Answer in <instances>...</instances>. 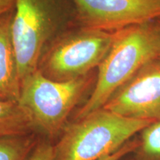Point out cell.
I'll list each match as a JSON object with an SVG mask.
<instances>
[{
  "label": "cell",
  "instance_id": "cell-4",
  "mask_svg": "<svg viewBox=\"0 0 160 160\" xmlns=\"http://www.w3.org/2000/svg\"><path fill=\"white\" fill-rule=\"evenodd\" d=\"M97 79V69L65 82L48 79L39 70L21 84L19 102L29 112L41 135L53 139L61 135L75 108L91 96Z\"/></svg>",
  "mask_w": 160,
  "mask_h": 160
},
{
  "label": "cell",
  "instance_id": "cell-2",
  "mask_svg": "<svg viewBox=\"0 0 160 160\" xmlns=\"http://www.w3.org/2000/svg\"><path fill=\"white\" fill-rule=\"evenodd\" d=\"M75 26L72 0H15L12 39L21 82L37 71L52 44Z\"/></svg>",
  "mask_w": 160,
  "mask_h": 160
},
{
  "label": "cell",
  "instance_id": "cell-12",
  "mask_svg": "<svg viewBox=\"0 0 160 160\" xmlns=\"http://www.w3.org/2000/svg\"><path fill=\"white\" fill-rule=\"evenodd\" d=\"M54 144L45 137L40 138L27 160H53Z\"/></svg>",
  "mask_w": 160,
  "mask_h": 160
},
{
  "label": "cell",
  "instance_id": "cell-14",
  "mask_svg": "<svg viewBox=\"0 0 160 160\" xmlns=\"http://www.w3.org/2000/svg\"><path fill=\"white\" fill-rule=\"evenodd\" d=\"M15 5V0H0V16L13 8Z\"/></svg>",
  "mask_w": 160,
  "mask_h": 160
},
{
  "label": "cell",
  "instance_id": "cell-5",
  "mask_svg": "<svg viewBox=\"0 0 160 160\" xmlns=\"http://www.w3.org/2000/svg\"><path fill=\"white\" fill-rule=\"evenodd\" d=\"M115 32L75 26L52 44L40 59L38 70L44 77L57 82L88 74L102 62Z\"/></svg>",
  "mask_w": 160,
  "mask_h": 160
},
{
  "label": "cell",
  "instance_id": "cell-9",
  "mask_svg": "<svg viewBox=\"0 0 160 160\" xmlns=\"http://www.w3.org/2000/svg\"><path fill=\"white\" fill-rule=\"evenodd\" d=\"M36 132L39 133L31 115L19 102L0 101V136Z\"/></svg>",
  "mask_w": 160,
  "mask_h": 160
},
{
  "label": "cell",
  "instance_id": "cell-10",
  "mask_svg": "<svg viewBox=\"0 0 160 160\" xmlns=\"http://www.w3.org/2000/svg\"><path fill=\"white\" fill-rule=\"evenodd\" d=\"M41 133L0 136V160H27Z\"/></svg>",
  "mask_w": 160,
  "mask_h": 160
},
{
  "label": "cell",
  "instance_id": "cell-11",
  "mask_svg": "<svg viewBox=\"0 0 160 160\" xmlns=\"http://www.w3.org/2000/svg\"><path fill=\"white\" fill-rule=\"evenodd\" d=\"M134 153L138 160H160V120L146 126L139 133Z\"/></svg>",
  "mask_w": 160,
  "mask_h": 160
},
{
  "label": "cell",
  "instance_id": "cell-7",
  "mask_svg": "<svg viewBox=\"0 0 160 160\" xmlns=\"http://www.w3.org/2000/svg\"><path fill=\"white\" fill-rule=\"evenodd\" d=\"M102 108L132 119L160 120V57L138 70Z\"/></svg>",
  "mask_w": 160,
  "mask_h": 160
},
{
  "label": "cell",
  "instance_id": "cell-3",
  "mask_svg": "<svg viewBox=\"0 0 160 160\" xmlns=\"http://www.w3.org/2000/svg\"><path fill=\"white\" fill-rule=\"evenodd\" d=\"M153 122L101 108L66 125L54 144L53 160H99L118 151Z\"/></svg>",
  "mask_w": 160,
  "mask_h": 160
},
{
  "label": "cell",
  "instance_id": "cell-8",
  "mask_svg": "<svg viewBox=\"0 0 160 160\" xmlns=\"http://www.w3.org/2000/svg\"><path fill=\"white\" fill-rule=\"evenodd\" d=\"M13 14L14 7L0 16V101L17 102L22 82L12 39Z\"/></svg>",
  "mask_w": 160,
  "mask_h": 160
},
{
  "label": "cell",
  "instance_id": "cell-13",
  "mask_svg": "<svg viewBox=\"0 0 160 160\" xmlns=\"http://www.w3.org/2000/svg\"><path fill=\"white\" fill-rule=\"evenodd\" d=\"M138 145H139L138 138H135L133 139H131L128 142H127L122 147L120 148L118 151L111 155L102 158L99 160H120L129 153H133Z\"/></svg>",
  "mask_w": 160,
  "mask_h": 160
},
{
  "label": "cell",
  "instance_id": "cell-15",
  "mask_svg": "<svg viewBox=\"0 0 160 160\" xmlns=\"http://www.w3.org/2000/svg\"><path fill=\"white\" fill-rule=\"evenodd\" d=\"M157 24H158V25H159V28L160 29V18H159V19H157Z\"/></svg>",
  "mask_w": 160,
  "mask_h": 160
},
{
  "label": "cell",
  "instance_id": "cell-16",
  "mask_svg": "<svg viewBox=\"0 0 160 160\" xmlns=\"http://www.w3.org/2000/svg\"><path fill=\"white\" fill-rule=\"evenodd\" d=\"M120 160H138L137 159H136V158L134 157L133 158V159H123V158L122 159H120Z\"/></svg>",
  "mask_w": 160,
  "mask_h": 160
},
{
  "label": "cell",
  "instance_id": "cell-6",
  "mask_svg": "<svg viewBox=\"0 0 160 160\" xmlns=\"http://www.w3.org/2000/svg\"><path fill=\"white\" fill-rule=\"evenodd\" d=\"M80 27L115 32L160 18V0H72Z\"/></svg>",
  "mask_w": 160,
  "mask_h": 160
},
{
  "label": "cell",
  "instance_id": "cell-1",
  "mask_svg": "<svg viewBox=\"0 0 160 160\" xmlns=\"http://www.w3.org/2000/svg\"><path fill=\"white\" fill-rule=\"evenodd\" d=\"M158 57H160V29L157 19L116 31L111 47L97 68L93 91L78 110L74 120L102 108L138 70Z\"/></svg>",
  "mask_w": 160,
  "mask_h": 160
}]
</instances>
